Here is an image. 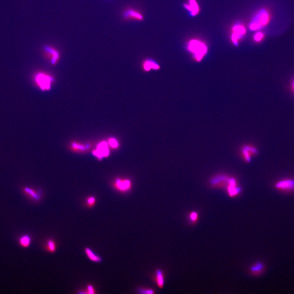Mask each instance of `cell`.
Instances as JSON below:
<instances>
[{"label": "cell", "instance_id": "13", "mask_svg": "<svg viewBox=\"0 0 294 294\" xmlns=\"http://www.w3.org/2000/svg\"><path fill=\"white\" fill-rule=\"evenodd\" d=\"M46 248L49 252H55L56 250V243L54 240H47Z\"/></svg>", "mask_w": 294, "mask_h": 294}, {"label": "cell", "instance_id": "14", "mask_svg": "<svg viewBox=\"0 0 294 294\" xmlns=\"http://www.w3.org/2000/svg\"><path fill=\"white\" fill-rule=\"evenodd\" d=\"M144 68L146 71L150 70L151 68L154 69H158L159 68V67L156 63L152 62L150 61H147L145 62L143 65Z\"/></svg>", "mask_w": 294, "mask_h": 294}, {"label": "cell", "instance_id": "9", "mask_svg": "<svg viewBox=\"0 0 294 294\" xmlns=\"http://www.w3.org/2000/svg\"><path fill=\"white\" fill-rule=\"evenodd\" d=\"M85 252L87 257L91 261L95 262H101L102 261V259L93 252V251L89 248H86L85 250Z\"/></svg>", "mask_w": 294, "mask_h": 294}, {"label": "cell", "instance_id": "21", "mask_svg": "<svg viewBox=\"0 0 294 294\" xmlns=\"http://www.w3.org/2000/svg\"><path fill=\"white\" fill-rule=\"evenodd\" d=\"M263 34L261 32H258L255 34L254 39L256 41H260L263 38Z\"/></svg>", "mask_w": 294, "mask_h": 294}, {"label": "cell", "instance_id": "8", "mask_svg": "<svg viewBox=\"0 0 294 294\" xmlns=\"http://www.w3.org/2000/svg\"><path fill=\"white\" fill-rule=\"evenodd\" d=\"M155 280L157 286L159 288H163L164 285L165 280L163 272L161 270L158 269L156 271Z\"/></svg>", "mask_w": 294, "mask_h": 294}, {"label": "cell", "instance_id": "20", "mask_svg": "<svg viewBox=\"0 0 294 294\" xmlns=\"http://www.w3.org/2000/svg\"><path fill=\"white\" fill-rule=\"evenodd\" d=\"M241 37V36L237 34L234 32V33L232 34V41H233V42L235 44H237L238 42V40L240 39Z\"/></svg>", "mask_w": 294, "mask_h": 294}, {"label": "cell", "instance_id": "25", "mask_svg": "<svg viewBox=\"0 0 294 294\" xmlns=\"http://www.w3.org/2000/svg\"><path fill=\"white\" fill-rule=\"evenodd\" d=\"M291 89L294 93V77L291 80Z\"/></svg>", "mask_w": 294, "mask_h": 294}, {"label": "cell", "instance_id": "22", "mask_svg": "<svg viewBox=\"0 0 294 294\" xmlns=\"http://www.w3.org/2000/svg\"><path fill=\"white\" fill-rule=\"evenodd\" d=\"M87 293L89 294H95V290L93 286L91 285H88L87 286Z\"/></svg>", "mask_w": 294, "mask_h": 294}, {"label": "cell", "instance_id": "24", "mask_svg": "<svg viewBox=\"0 0 294 294\" xmlns=\"http://www.w3.org/2000/svg\"><path fill=\"white\" fill-rule=\"evenodd\" d=\"M87 202L90 206H92L95 202V199L93 197H91L87 200Z\"/></svg>", "mask_w": 294, "mask_h": 294}, {"label": "cell", "instance_id": "11", "mask_svg": "<svg viewBox=\"0 0 294 294\" xmlns=\"http://www.w3.org/2000/svg\"><path fill=\"white\" fill-rule=\"evenodd\" d=\"M23 191L25 194L28 195V196H29L30 197L34 199L35 200L39 199L40 198L39 195L32 189L26 187L23 189Z\"/></svg>", "mask_w": 294, "mask_h": 294}, {"label": "cell", "instance_id": "17", "mask_svg": "<svg viewBox=\"0 0 294 294\" xmlns=\"http://www.w3.org/2000/svg\"><path fill=\"white\" fill-rule=\"evenodd\" d=\"M130 183L129 181H125L122 182L120 181H118L117 185L122 190L126 189L129 187Z\"/></svg>", "mask_w": 294, "mask_h": 294}, {"label": "cell", "instance_id": "7", "mask_svg": "<svg viewBox=\"0 0 294 294\" xmlns=\"http://www.w3.org/2000/svg\"><path fill=\"white\" fill-rule=\"evenodd\" d=\"M124 17L129 19L140 20V21L142 20L143 18L142 15L141 13L132 9L128 10L126 11L125 12Z\"/></svg>", "mask_w": 294, "mask_h": 294}, {"label": "cell", "instance_id": "19", "mask_svg": "<svg viewBox=\"0 0 294 294\" xmlns=\"http://www.w3.org/2000/svg\"><path fill=\"white\" fill-rule=\"evenodd\" d=\"M198 215L197 213L196 212H192V213L190 214L189 216L190 220H191V221H192V222H195L198 219Z\"/></svg>", "mask_w": 294, "mask_h": 294}, {"label": "cell", "instance_id": "18", "mask_svg": "<svg viewBox=\"0 0 294 294\" xmlns=\"http://www.w3.org/2000/svg\"><path fill=\"white\" fill-rule=\"evenodd\" d=\"M138 292L141 294H152L155 293L153 290L149 288H140L138 290Z\"/></svg>", "mask_w": 294, "mask_h": 294}, {"label": "cell", "instance_id": "2", "mask_svg": "<svg viewBox=\"0 0 294 294\" xmlns=\"http://www.w3.org/2000/svg\"><path fill=\"white\" fill-rule=\"evenodd\" d=\"M275 188L282 192H292L294 191V179H282L277 181L275 183Z\"/></svg>", "mask_w": 294, "mask_h": 294}, {"label": "cell", "instance_id": "6", "mask_svg": "<svg viewBox=\"0 0 294 294\" xmlns=\"http://www.w3.org/2000/svg\"><path fill=\"white\" fill-rule=\"evenodd\" d=\"M189 4H185L184 7L191 12V15L195 16L199 13V8L196 0H189Z\"/></svg>", "mask_w": 294, "mask_h": 294}, {"label": "cell", "instance_id": "15", "mask_svg": "<svg viewBox=\"0 0 294 294\" xmlns=\"http://www.w3.org/2000/svg\"><path fill=\"white\" fill-rule=\"evenodd\" d=\"M46 49L47 52L50 53L51 55L52 56V63L53 64L55 63L56 61L58 58V53L55 50L50 48V47H47V48H46Z\"/></svg>", "mask_w": 294, "mask_h": 294}, {"label": "cell", "instance_id": "16", "mask_svg": "<svg viewBox=\"0 0 294 294\" xmlns=\"http://www.w3.org/2000/svg\"><path fill=\"white\" fill-rule=\"evenodd\" d=\"M233 30L234 32L237 34L241 36V37L246 32V29H245V27L244 26H240V25L235 26L233 27Z\"/></svg>", "mask_w": 294, "mask_h": 294}, {"label": "cell", "instance_id": "1", "mask_svg": "<svg viewBox=\"0 0 294 294\" xmlns=\"http://www.w3.org/2000/svg\"><path fill=\"white\" fill-rule=\"evenodd\" d=\"M188 49L195 54V56L198 61H200L207 52V48L203 42L196 40L191 41L189 43Z\"/></svg>", "mask_w": 294, "mask_h": 294}, {"label": "cell", "instance_id": "12", "mask_svg": "<svg viewBox=\"0 0 294 294\" xmlns=\"http://www.w3.org/2000/svg\"><path fill=\"white\" fill-rule=\"evenodd\" d=\"M264 266L262 263L258 262L256 263L251 268V271L254 273H259L261 272L264 270Z\"/></svg>", "mask_w": 294, "mask_h": 294}, {"label": "cell", "instance_id": "5", "mask_svg": "<svg viewBox=\"0 0 294 294\" xmlns=\"http://www.w3.org/2000/svg\"><path fill=\"white\" fill-rule=\"evenodd\" d=\"M93 154L99 158L108 156L109 150L107 143L103 142L100 143L98 145L97 149L93 152Z\"/></svg>", "mask_w": 294, "mask_h": 294}, {"label": "cell", "instance_id": "4", "mask_svg": "<svg viewBox=\"0 0 294 294\" xmlns=\"http://www.w3.org/2000/svg\"><path fill=\"white\" fill-rule=\"evenodd\" d=\"M269 20V16L268 12L263 10L258 14L252 23L258 30L262 26H266Z\"/></svg>", "mask_w": 294, "mask_h": 294}, {"label": "cell", "instance_id": "3", "mask_svg": "<svg viewBox=\"0 0 294 294\" xmlns=\"http://www.w3.org/2000/svg\"><path fill=\"white\" fill-rule=\"evenodd\" d=\"M36 81L42 90L50 89L52 79L49 76L42 73L37 75L35 77Z\"/></svg>", "mask_w": 294, "mask_h": 294}, {"label": "cell", "instance_id": "10", "mask_svg": "<svg viewBox=\"0 0 294 294\" xmlns=\"http://www.w3.org/2000/svg\"><path fill=\"white\" fill-rule=\"evenodd\" d=\"M31 241V238L29 235H23L19 239L20 245L22 247H28L30 245Z\"/></svg>", "mask_w": 294, "mask_h": 294}, {"label": "cell", "instance_id": "23", "mask_svg": "<svg viewBox=\"0 0 294 294\" xmlns=\"http://www.w3.org/2000/svg\"><path fill=\"white\" fill-rule=\"evenodd\" d=\"M109 144L112 147H116L118 146L117 141L114 139H111L109 141Z\"/></svg>", "mask_w": 294, "mask_h": 294}]
</instances>
